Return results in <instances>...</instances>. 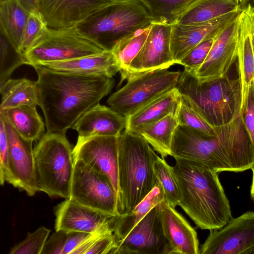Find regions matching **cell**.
Instances as JSON below:
<instances>
[{"label":"cell","mask_w":254,"mask_h":254,"mask_svg":"<svg viewBox=\"0 0 254 254\" xmlns=\"http://www.w3.org/2000/svg\"><path fill=\"white\" fill-rule=\"evenodd\" d=\"M39 106L44 115L47 133L65 134L85 112L100 104L114 86L106 75H80L34 67Z\"/></svg>","instance_id":"1"},{"label":"cell","mask_w":254,"mask_h":254,"mask_svg":"<svg viewBox=\"0 0 254 254\" xmlns=\"http://www.w3.org/2000/svg\"><path fill=\"white\" fill-rule=\"evenodd\" d=\"M175 159L179 205L197 228L210 231L222 228L233 217L219 173L197 162Z\"/></svg>","instance_id":"2"},{"label":"cell","mask_w":254,"mask_h":254,"mask_svg":"<svg viewBox=\"0 0 254 254\" xmlns=\"http://www.w3.org/2000/svg\"><path fill=\"white\" fill-rule=\"evenodd\" d=\"M158 156L139 134L125 129L118 136L119 215L131 211L154 187V163Z\"/></svg>","instance_id":"3"},{"label":"cell","mask_w":254,"mask_h":254,"mask_svg":"<svg viewBox=\"0 0 254 254\" xmlns=\"http://www.w3.org/2000/svg\"><path fill=\"white\" fill-rule=\"evenodd\" d=\"M176 87L182 100L214 127L228 124L240 114L239 78L226 76L201 81L186 69L181 71Z\"/></svg>","instance_id":"4"},{"label":"cell","mask_w":254,"mask_h":254,"mask_svg":"<svg viewBox=\"0 0 254 254\" xmlns=\"http://www.w3.org/2000/svg\"><path fill=\"white\" fill-rule=\"evenodd\" d=\"M151 24L147 9L139 0H115L75 26L82 35L104 50L112 51L126 37Z\"/></svg>","instance_id":"5"},{"label":"cell","mask_w":254,"mask_h":254,"mask_svg":"<svg viewBox=\"0 0 254 254\" xmlns=\"http://www.w3.org/2000/svg\"><path fill=\"white\" fill-rule=\"evenodd\" d=\"M73 149L65 134L46 133L34 148L39 191L51 197H70Z\"/></svg>","instance_id":"6"},{"label":"cell","mask_w":254,"mask_h":254,"mask_svg":"<svg viewBox=\"0 0 254 254\" xmlns=\"http://www.w3.org/2000/svg\"><path fill=\"white\" fill-rule=\"evenodd\" d=\"M181 71L167 68L133 75L107 100L110 107L127 117L167 91L176 87Z\"/></svg>","instance_id":"7"},{"label":"cell","mask_w":254,"mask_h":254,"mask_svg":"<svg viewBox=\"0 0 254 254\" xmlns=\"http://www.w3.org/2000/svg\"><path fill=\"white\" fill-rule=\"evenodd\" d=\"M104 51L82 35L75 26L60 29L48 27L23 56L26 64L34 67L42 63L68 60Z\"/></svg>","instance_id":"8"},{"label":"cell","mask_w":254,"mask_h":254,"mask_svg":"<svg viewBox=\"0 0 254 254\" xmlns=\"http://www.w3.org/2000/svg\"><path fill=\"white\" fill-rule=\"evenodd\" d=\"M171 155L202 164L218 173L232 172L223 140L216 136L205 134L190 127L179 125L171 144Z\"/></svg>","instance_id":"9"},{"label":"cell","mask_w":254,"mask_h":254,"mask_svg":"<svg viewBox=\"0 0 254 254\" xmlns=\"http://www.w3.org/2000/svg\"><path fill=\"white\" fill-rule=\"evenodd\" d=\"M74 167L69 198L103 213L119 215L117 194L110 179L80 159H74Z\"/></svg>","instance_id":"10"},{"label":"cell","mask_w":254,"mask_h":254,"mask_svg":"<svg viewBox=\"0 0 254 254\" xmlns=\"http://www.w3.org/2000/svg\"><path fill=\"white\" fill-rule=\"evenodd\" d=\"M199 254H254V211H247L222 228L210 230Z\"/></svg>","instance_id":"11"},{"label":"cell","mask_w":254,"mask_h":254,"mask_svg":"<svg viewBox=\"0 0 254 254\" xmlns=\"http://www.w3.org/2000/svg\"><path fill=\"white\" fill-rule=\"evenodd\" d=\"M114 254H170L159 204L151 209L123 240L118 241Z\"/></svg>","instance_id":"12"},{"label":"cell","mask_w":254,"mask_h":254,"mask_svg":"<svg viewBox=\"0 0 254 254\" xmlns=\"http://www.w3.org/2000/svg\"><path fill=\"white\" fill-rule=\"evenodd\" d=\"M240 14L214 38L205 60L194 73L199 80L210 81L225 77L237 60Z\"/></svg>","instance_id":"13"},{"label":"cell","mask_w":254,"mask_h":254,"mask_svg":"<svg viewBox=\"0 0 254 254\" xmlns=\"http://www.w3.org/2000/svg\"><path fill=\"white\" fill-rule=\"evenodd\" d=\"M172 25L152 23L147 39L130 64L120 85L131 76L159 68H168L175 64L171 49Z\"/></svg>","instance_id":"14"},{"label":"cell","mask_w":254,"mask_h":254,"mask_svg":"<svg viewBox=\"0 0 254 254\" xmlns=\"http://www.w3.org/2000/svg\"><path fill=\"white\" fill-rule=\"evenodd\" d=\"M73 156L106 175L112 182L118 197V136L78 138L73 149Z\"/></svg>","instance_id":"15"},{"label":"cell","mask_w":254,"mask_h":254,"mask_svg":"<svg viewBox=\"0 0 254 254\" xmlns=\"http://www.w3.org/2000/svg\"><path fill=\"white\" fill-rule=\"evenodd\" d=\"M4 122L8 143L9 165L16 188L29 196L39 191L37 185L33 141L22 137L0 113Z\"/></svg>","instance_id":"16"},{"label":"cell","mask_w":254,"mask_h":254,"mask_svg":"<svg viewBox=\"0 0 254 254\" xmlns=\"http://www.w3.org/2000/svg\"><path fill=\"white\" fill-rule=\"evenodd\" d=\"M55 230L92 233L115 227L119 215L108 214L67 198L54 207Z\"/></svg>","instance_id":"17"},{"label":"cell","mask_w":254,"mask_h":254,"mask_svg":"<svg viewBox=\"0 0 254 254\" xmlns=\"http://www.w3.org/2000/svg\"><path fill=\"white\" fill-rule=\"evenodd\" d=\"M242 10L230 12L204 22L188 25H172L171 49L173 60L179 64L181 59L201 42L216 37Z\"/></svg>","instance_id":"18"},{"label":"cell","mask_w":254,"mask_h":254,"mask_svg":"<svg viewBox=\"0 0 254 254\" xmlns=\"http://www.w3.org/2000/svg\"><path fill=\"white\" fill-rule=\"evenodd\" d=\"M115 0H36L37 11L50 28L75 26L97 9Z\"/></svg>","instance_id":"19"},{"label":"cell","mask_w":254,"mask_h":254,"mask_svg":"<svg viewBox=\"0 0 254 254\" xmlns=\"http://www.w3.org/2000/svg\"><path fill=\"white\" fill-rule=\"evenodd\" d=\"M159 208L170 254H199L197 233L188 221L165 198Z\"/></svg>","instance_id":"20"},{"label":"cell","mask_w":254,"mask_h":254,"mask_svg":"<svg viewBox=\"0 0 254 254\" xmlns=\"http://www.w3.org/2000/svg\"><path fill=\"white\" fill-rule=\"evenodd\" d=\"M126 117L99 104L85 112L71 128L77 131L78 138L97 135L119 136L126 128Z\"/></svg>","instance_id":"21"},{"label":"cell","mask_w":254,"mask_h":254,"mask_svg":"<svg viewBox=\"0 0 254 254\" xmlns=\"http://www.w3.org/2000/svg\"><path fill=\"white\" fill-rule=\"evenodd\" d=\"M38 65L60 72L80 75H104L112 78L120 71L112 52L105 50L97 54L60 62L42 63Z\"/></svg>","instance_id":"22"},{"label":"cell","mask_w":254,"mask_h":254,"mask_svg":"<svg viewBox=\"0 0 254 254\" xmlns=\"http://www.w3.org/2000/svg\"><path fill=\"white\" fill-rule=\"evenodd\" d=\"M182 98L174 87L126 117L125 129L136 133L144 127L156 122L166 116H177Z\"/></svg>","instance_id":"23"},{"label":"cell","mask_w":254,"mask_h":254,"mask_svg":"<svg viewBox=\"0 0 254 254\" xmlns=\"http://www.w3.org/2000/svg\"><path fill=\"white\" fill-rule=\"evenodd\" d=\"M252 13L248 8L240 14L238 61L241 105L240 113L247 100L251 85L254 82V53L252 42Z\"/></svg>","instance_id":"24"},{"label":"cell","mask_w":254,"mask_h":254,"mask_svg":"<svg viewBox=\"0 0 254 254\" xmlns=\"http://www.w3.org/2000/svg\"><path fill=\"white\" fill-rule=\"evenodd\" d=\"M30 11L21 0L0 2V34L18 52Z\"/></svg>","instance_id":"25"},{"label":"cell","mask_w":254,"mask_h":254,"mask_svg":"<svg viewBox=\"0 0 254 254\" xmlns=\"http://www.w3.org/2000/svg\"><path fill=\"white\" fill-rule=\"evenodd\" d=\"M0 113L25 139L38 141L45 134V124L36 106H19L0 110Z\"/></svg>","instance_id":"26"},{"label":"cell","mask_w":254,"mask_h":254,"mask_svg":"<svg viewBox=\"0 0 254 254\" xmlns=\"http://www.w3.org/2000/svg\"><path fill=\"white\" fill-rule=\"evenodd\" d=\"M239 10L240 0H199L182 15L177 23L188 25L204 22Z\"/></svg>","instance_id":"27"},{"label":"cell","mask_w":254,"mask_h":254,"mask_svg":"<svg viewBox=\"0 0 254 254\" xmlns=\"http://www.w3.org/2000/svg\"><path fill=\"white\" fill-rule=\"evenodd\" d=\"M0 110L22 105L39 106L37 82L27 78H9L0 84Z\"/></svg>","instance_id":"28"},{"label":"cell","mask_w":254,"mask_h":254,"mask_svg":"<svg viewBox=\"0 0 254 254\" xmlns=\"http://www.w3.org/2000/svg\"><path fill=\"white\" fill-rule=\"evenodd\" d=\"M165 198L163 188L157 181L152 190L131 211L118 216L114 233L119 241L123 240L151 209Z\"/></svg>","instance_id":"29"},{"label":"cell","mask_w":254,"mask_h":254,"mask_svg":"<svg viewBox=\"0 0 254 254\" xmlns=\"http://www.w3.org/2000/svg\"><path fill=\"white\" fill-rule=\"evenodd\" d=\"M178 125L177 116L170 114L144 127L136 133L144 138L164 158L171 155L173 136Z\"/></svg>","instance_id":"30"},{"label":"cell","mask_w":254,"mask_h":254,"mask_svg":"<svg viewBox=\"0 0 254 254\" xmlns=\"http://www.w3.org/2000/svg\"><path fill=\"white\" fill-rule=\"evenodd\" d=\"M147 9L152 23L173 25L199 0H139Z\"/></svg>","instance_id":"31"},{"label":"cell","mask_w":254,"mask_h":254,"mask_svg":"<svg viewBox=\"0 0 254 254\" xmlns=\"http://www.w3.org/2000/svg\"><path fill=\"white\" fill-rule=\"evenodd\" d=\"M151 25L131 33L120 41L112 50L120 67L121 80L127 73L130 64L145 43Z\"/></svg>","instance_id":"32"},{"label":"cell","mask_w":254,"mask_h":254,"mask_svg":"<svg viewBox=\"0 0 254 254\" xmlns=\"http://www.w3.org/2000/svg\"><path fill=\"white\" fill-rule=\"evenodd\" d=\"M154 171L157 180L161 184L168 203L175 207L179 203V190L173 168L164 159L158 156L154 163Z\"/></svg>","instance_id":"33"},{"label":"cell","mask_w":254,"mask_h":254,"mask_svg":"<svg viewBox=\"0 0 254 254\" xmlns=\"http://www.w3.org/2000/svg\"><path fill=\"white\" fill-rule=\"evenodd\" d=\"M23 64H26L23 55L0 34V84L9 79L13 72Z\"/></svg>","instance_id":"34"},{"label":"cell","mask_w":254,"mask_h":254,"mask_svg":"<svg viewBox=\"0 0 254 254\" xmlns=\"http://www.w3.org/2000/svg\"><path fill=\"white\" fill-rule=\"evenodd\" d=\"M48 27L40 13L31 11L22 35L19 53L23 54L45 33Z\"/></svg>","instance_id":"35"},{"label":"cell","mask_w":254,"mask_h":254,"mask_svg":"<svg viewBox=\"0 0 254 254\" xmlns=\"http://www.w3.org/2000/svg\"><path fill=\"white\" fill-rule=\"evenodd\" d=\"M177 118L179 125L190 127L208 135H216L215 127L183 100Z\"/></svg>","instance_id":"36"},{"label":"cell","mask_w":254,"mask_h":254,"mask_svg":"<svg viewBox=\"0 0 254 254\" xmlns=\"http://www.w3.org/2000/svg\"><path fill=\"white\" fill-rule=\"evenodd\" d=\"M51 231L42 226L32 233H28L27 237L14 246L9 254H42V252Z\"/></svg>","instance_id":"37"},{"label":"cell","mask_w":254,"mask_h":254,"mask_svg":"<svg viewBox=\"0 0 254 254\" xmlns=\"http://www.w3.org/2000/svg\"><path fill=\"white\" fill-rule=\"evenodd\" d=\"M214 38L205 40L198 44L181 59L179 64L183 65L185 69L195 73L208 56Z\"/></svg>","instance_id":"38"},{"label":"cell","mask_w":254,"mask_h":254,"mask_svg":"<svg viewBox=\"0 0 254 254\" xmlns=\"http://www.w3.org/2000/svg\"><path fill=\"white\" fill-rule=\"evenodd\" d=\"M6 182L16 188V181L10 169L8 143L3 120L0 118V183L3 185Z\"/></svg>","instance_id":"39"},{"label":"cell","mask_w":254,"mask_h":254,"mask_svg":"<svg viewBox=\"0 0 254 254\" xmlns=\"http://www.w3.org/2000/svg\"><path fill=\"white\" fill-rule=\"evenodd\" d=\"M240 114L250 139L254 155V82L251 85L247 100Z\"/></svg>","instance_id":"40"},{"label":"cell","mask_w":254,"mask_h":254,"mask_svg":"<svg viewBox=\"0 0 254 254\" xmlns=\"http://www.w3.org/2000/svg\"><path fill=\"white\" fill-rule=\"evenodd\" d=\"M67 235L66 231L56 230L46 242L42 254H64Z\"/></svg>","instance_id":"41"},{"label":"cell","mask_w":254,"mask_h":254,"mask_svg":"<svg viewBox=\"0 0 254 254\" xmlns=\"http://www.w3.org/2000/svg\"><path fill=\"white\" fill-rule=\"evenodd\" d=\"M91 234V233L79 231L67 232L64 254H72L73 251L81 246Z\"/></svg>","instance_id":"42"},{"label":"cell","mask_w":254,"mask_h":254,"mask_svg":"<svg viewBox=\"0 0 254 254\" xmlns=\"http://www.w3.org/2000/svg\"><path fill=\"white\" fill-rule=\"evenodd\" d=\"M246 8H249L254 14V0H240V9L241 10Z\"/></svg>","instance_id":"43"},{"label":"cell","mask_w":254,"mask_h":254,"mask_svg":"<svg viewBox=\"0 0 254 254\" xmlns=\"http://www.w3.org/2000/svg\"><path fill=\"white\" fill-rule=\"evenodd\" d=\"M23 4L30 10H37L36 0H21Z\"/></svg>","instance_id":"44"},{"label":"cell","mask_w":254,"mask_h":254,"mask_svg":"<svg viewBox=\"0 0 254 254\" xmlns=\"http://www.w3.org/2000/svg\"><path fill=\"white\" fill-rule=\"evenodd\" d=\"M253 173L252 182L251 187V197L254 201V165L251 169Z\"/></svg>","instance_id":"45"},{"label":"cell","mask_w":254,"mask_h":254,"mask_svg":"<svg viewBox=\"0 0 254 254\" xmlns=\"http://www.w3.org/2000/svg\"><path fill=\"white\" fill-rule=\"evenodd\" d=\"M252 45H253V50H254V24H253V26H252Z\"/></svg>","instance_id":"46"},{"label":"cell","mask_w":254,"mask_h":254,"mask_svg":"<svg viewBox=\"0 0 254 254\" xmlns=\"http://www.w3.org/2000/svg\"><path fill=\"white\" fill-rule=\"evenodd\" d=\"M252 12V11H251ZM252 18H253V24H254V14L252 12Z\"/></svg>","instance_id":"47"},{"label":"cell","mask_w":254,"mask_h":254,"mask_svg":"<svg viewBox=\"0 0 254 254\" xmlns=\"http://www.w3.org/2000/svg\"><path fill=\"white\" fill-rule=\"evenodd\" d=\"M5 0H0V2H3L4 1H5Z\"/></svg>","instance_id":"48"}]
</instances>
